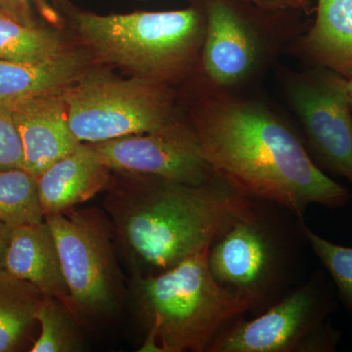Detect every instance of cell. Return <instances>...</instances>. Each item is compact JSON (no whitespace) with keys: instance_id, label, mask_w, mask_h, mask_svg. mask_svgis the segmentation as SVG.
<instances>
[{"instance_id":"12","label":"cell","mask_w":352,"mask_h":352,"mask_svg":"<svg viewBox=\"0 0 352 352\" xmlns=\"http://www.w3.org/2000/svg\"><path fill=\"white\" fill-rule=\"evenodd\" d=\"M24 149V170L41 175L82 142L69 129L61 94L25 99L8 105Z\"/></svg>"},{"instance_id":"24","label":"cell","mask_w":352,"mask_h":352,"mask_svg":"<svg viewBox=\"0 0 352 352\" xmlns=\"http://www.w3.org/2000/svg\"><path fill=\"white\" fill-rule=\"evenodd\" d=\"M264 11L286 10L291 8H305L307 0H245Z\"/></svg>"},{"instance_id":"20","label":"cell","mask_w":352,"mask_h":352,"mask_svg":"<svg viewBox=\"0 0 352 352\" xmlns=\"http://www.w3.org/2000/svg\"><path fill=\"white\" fill-rule=\"evenodd\" d=\"M78 320L73 311L63 302L50 296H43L39 305L36 322L41 333L34 340L32 352H76L82 349L78 332Z\"/></svg>"},{"instance_id":"21","label":"cell","mask_w":352,"mask_h":352,"mask_svg":"<svg viewBox=\"0 0 352 352\" xmlns=\"http://www.w3.org/2000/svg\"><path fill=\"white\" fill-rule=\"evenodd\" d=\"M303 239L320 259L332 277L342 302L352 315V248L333 244L314 232L300 220Z\"/></svg>"},{"instance_id":"4","label":"cell","mask_w":352,"mask_h":352,"mask_svg":"<svg viewBox=\"0 0 352 352\" xmlns=\"http://www.w3.org/2000/svg\"><path fill=\"white\" fill-rule=\"evenodd\" d=\"M76 34L102 61L162 83L187 75L201 57L205 16L195 8L97 15L78 12Z\"/></svg>"},{"instance_id":"1","label":"cell","mask_w":352,"mask_h":352,"mask_svg":"<svg viewBox=\"0 0 352 352\" xmlns=\"http://www.w3.org/2000/svg\"><path fill=\"white\" fill-rule=\"evenodd\" d=\"M191 126L215 175L250 198L298 219L310 205L344 208L351 200L349 190L314 163L294 129L258 102L214 95L201 104Z\"/></svg>"},{"instance_id":"3","label":"cell","mask_w":352,"mask_h":352,"mask_svg":"<svg viewBox=\"0 0 352 352\" xmlns=\"http://www.w3.org/2000/svg\"><path fill=\"white\" fill-rule=\"evenodd\" d=\"M208 250L170 270L131 277L133 309L144 333L140 352H206L250 303L220 286L208 265Z\"/></svg>"},{"instance_id":"22","label":"cell","mask_w":352,"mask_h":352,"mask_svg":"<svg viewBox=\"0 0 352 352\" xmlns=\"http://www.w3.org/2000/svg\"><path fill=\"white\" fill-rule=\"evenodd\" d=\"M24 168V149L12 112L0 104V170Z\"/></svg>"},{"instance_id":"25","label":"cell","mask_w":352,"mask_h":352,"mask_svg":"<svg viewBox=\"0 0 352 352\" xmlns=\"http://www.w3.org/2000/svg\"><path fill=\"white\" fill-rule=\"evenodd\" d=\"M12 228L13 227L8 226V224L0 221V264H1L2 258H3L4 252L6 251Z\"/></svg>"},{"instance_id":"16","label":"cell","mask_w":352,"mask_h":352,"mask_svg":"<svg viewBox=\"0 0 352 352\" xmlns=\"http://www.w3.org/2000/svg\"><path fill=\"white\" fill-rule=\"evenodd\" d=\"M316 19L300 41L314 67L352 75V0H317Z\"/></svg>"},{"instance_id":"9","label":"cell","mask_w":352,"mask_h":352,"mask_svg":"<svg viewBox=\"0 0 352 352\" xmlns=\"http://www.w3.org/2000/svg\"><path fill=\"white\" fill-rule=\"evenodd\" d=\"M287 94L315 159L352 185V112L346 78L314 67L289 76Z\"/></svg>"},{"instance_id":"13","label":"cell","mask_w":352,"mask_h":352,"mask_svg":"<svg viewBox=\"0 0 352 352\" xmlns=\"http://www.w3.org/2000/svg\"><path fill=\"white\" fill-rule=\"evenodd\" d=\"M0 268L30 282L43 296L57 298L73 311L56 242L45 220L13 227Z\"/></svg>"},{"instance_id":"17","label":"cell","mask_w":352,"mask_h":352,"mask_svg":"<svg viewBox=\"0 0 352 352\" xmlns=\"http://www.w3.org/2000/svg\"><path fill=\"white\" fill-rule=\"evenodd\" d=\"M43 296L30 282L0 268V352L18 351L24 344Z\"/></svg>"},{"instance_id":"23","label":"cell","mask_w":352,"mask_h":352,"mask_svg":"<svg viewBox=\"0 0 352 352\" xmlns=\"http://www.w3.org/2000/svg\"><path fill=\"white\" fill-rule=\"evenodd\" d=\"M0 11L12 16L23 24L41 25L34 0H0Z\"/></svg>"},{"instance_id":"19","label":"cell","mask_w":352,"mask_h":352,"mask_svg":"<svg viewBox=\"0 0 352 352\" xmlns=\"http://www.w3.org/2000/svg\"><path fill=\"white\" fill-rule=\"evenodd\" d=\"M0 221L11 227L44 221L38 179L24 168L0 170Z\"/></svg>"},{"instance_id":"5","label":"cell","mask_w":352,"mask_h":352,"mask_svg":"<svg viewBox=\"0 0 352 352\" xmlns=\"http://www.w3.org/2000/svg\"><path fill=\"white\" fill-rule=\"evenodd\" d=\"M69 129L82 143L151 133L176 122L168 85L87 72L61 94Z\"/></svg>"},{"instance_id":"15","label":"cell","mask_w":352,"mask_h":352,"mask_svg":"<svg viewBox=\"0 0 352 352\" xmlns=\"http://www.w3.org/2000/svg\"><path fill=\"white\" fill-rule=\"evenodd\" d=\"M88 58L71 50L41 63L0 60V104L11 105L25 99L63 94L87 73Z\"/></svg>"},{"instance_id":"14","label":"cell","mask_w":352,"mask_h":352,"mask_svg":"<svg viewBox=\"0 0 352 352\" xmlns=\"http://www.w3.org/2000/svg\"><path fill=\"white\" fill-rule=\"evenodd\" d=\"M110 171L94 146L82 143L36 177L44 215L76 208L106 191L112 178Z\"/></svg>"},{"instance_id":"26","label":"cell","mask_w":352,"mask_h":352,"mask_svg":"<svg viewBox=\"0 0 352 352\" xmlns=\"http://www.w3.org/2000/svg\"><path fill=\"white\" fill-rule=\"evenodd\" d=\"M347 80V92H349V103H351L352 112V75Z\"/></svg>"},{"instance_id":"2","label":"cell","mask_w":352,"mask_h":352,"mask_svg":"<svg viewBox=\"0 0 352 352\" xmlns=\"http://www.w3.org/2000/svg\"><path fill=\"white\" fill-rule=\"evenodd\" d=\"M113 173L104 210L132 277L157 274L210 249L254 200L217 175L190 185Z\"/></svg>"},{"instance_id":"10","label":"cell","mask_w":352,"mask_h":352,"mask_svg":"<svg viewBox=\"0 0 352 352\" xmlns=\"http://www.w3.org/2000/svg\"><path fill=\"white\" fill-rule=\"evenodd\" d=\"M111 171L159 176L185 184L214 179L193 127L176 120L161 131L90 143Z\"/></svg>"},{"instance_id":"18","label":"cell","mask_w":352,"mask_h":352,"mask_svg":"<svg viewBox=\"0 0 352 352\" xmlns=\"http://www.w3.org/2000/svg\"><path fill=\"white\" fill-rule=\"evenodd\" d=\"M69 50L55 28L25 25L0 11V60L41 63Z\"/></svg>"},{"instance_id":"7","label":"cell","mask_w":352,"mask_h":352,"mask_svg":"<svg viewBox=\"0 0 352 352\" xmlns=\"http://www.w3.org/2000/svg\"><path fill=\"white\" fill-rule=\"evenodd\" d=\"M44 220L56 242L76 318L101 319L117 314L126 289L105 212L76 207L44 215Z\"/></svg>"},{"instance_id":"6","label":"cell","mask_w":352,"mask_h":352,"mask_svg":"<svg viewBox=\"0 0 352 352\" xmlns=\"http://www.w3.org/2000/svg\"><path fill=\"white\" fill-rule=\"evenodd\" d=\"M266 204L254 199L208 254L215 281L245 298L251 311L258 314L282 298L292 264L289 238L266 212Z\"/></svg>"},{"instance_id":"8","label":"cell","mask_w":352,"mask_h":352,"mask_svg":"<svg viewBox=\"0 0 352 352\" xmlns=\"http://www.w3.org/2000/svg\"><path fill=\"white\" fill-rule=\"evenodd\" d=\"M323 286L314 278L256 318L239 317L219 333L208 352L335 351L339 335L327 320L332 298Z\"/></svg>"},{"instance_id":"11","label":"cell","mask_w":352,"mask_h":352,"mask_svg":"<svg viewBox=\"0 0 352 352\" xmlns=\"http://www.w3.org/2000/svg\"><path fill=\"white\" fill-rule=\"evenodd\" d=\"M204 16L201 60L210 82L220 88L245 82L263 59L261 32L226 0L208 2Z\"/></svg>"}]
</instances>
